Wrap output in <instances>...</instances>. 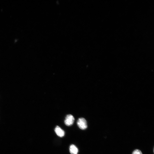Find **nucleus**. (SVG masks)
Wrapping results in <instances>:
<instances>
[{"label": "nucleus", "instance_id": "nucleus-1", "mask_svg": "<svg viewBox=\"0 0 154 154\" xmlns=\"http://www.w3.org/2000/svg\"><path fill=\"white\" fill-rule=\"evenodd\" d=\"M77 124L79 128L82 130H85L87 127V123L86 120L83 118H80L77 121Z\"/></svg>", "mask_w": 154, "mask_h": 154}, {"label": "nucleus", "instance_id": "nucleus-2", "mask_svg": "<svg viewBox=\"0 0 154 154\" xmlns=\"http://www.w3.org/2000/svg\"><path fill=\"white\" fill-rule=\"evenodd\" d=\"M75 121V118L71 114L67 115L65 120V123L67 126H71L73 124Z\"/></svg>", "mask_w": 154, "mask_h": 154}, {"label": "nucleus", "instance_id": "nucleus-3", "mask_svg": "<svg viewBox=\"0 0 154 154\" xmlns=\"http://www.w3.org/2000/svg\"><path fill=\"white\" fill-rule=\"evenodd\" d=\"M55 131L56 134L60 137H63L65 135L64 131L58 126L56 127Z\"/></svg>", "mask_w": 154, "mask_h": 154}, {"label": "nucleus", "instance_id": "nucleus-4", "mask_svg": "<svg viewBox=\"0 0 154 154\" xmlns=\"http://www.w3.org/2000/svg\"><path fill=\"white\" fill-rule=\"evenodd\" d=\"M70 152L72 154H77L78 149L76 146L72 144L70 145L69 148Z\"/></svg>", "mask_w": 154, "mask_h": 154}, {"label": "nucleus", "instance_id": "nucleus-5", "mask_svg": "<svg viewBox=\"0 0 154 154\" xmlns=\"http://www.w3.org/2000/svg\"><path fill=\"white\" fill-rule=\"evenodd\" d=\"M132 154H142L141 152L139 150L136 149L134 151Z\"/></svg>", "mask_w": 154, "mask_h": 154}]
</instances>
